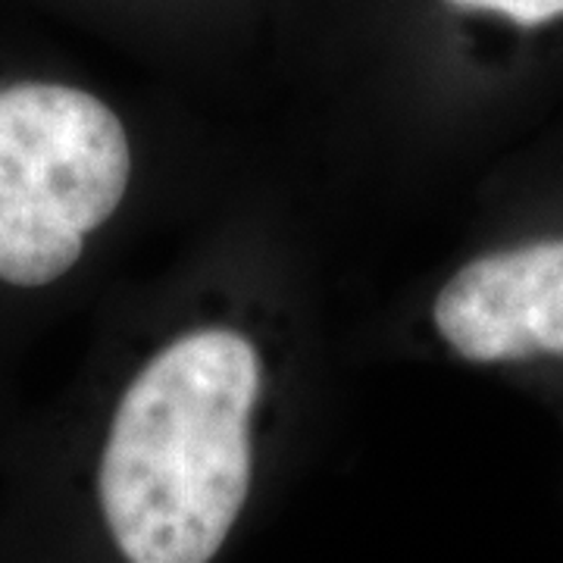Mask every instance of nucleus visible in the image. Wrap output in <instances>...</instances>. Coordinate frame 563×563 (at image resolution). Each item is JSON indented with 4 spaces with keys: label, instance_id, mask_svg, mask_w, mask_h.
<instances>
[{
    "label": "nucleus",
    "instance_id": "1",
    "mask_svg": "<svg viewBox=\"0 0 563 563\" xmlns=\"http://www.w3.org/2000/svg\"><path fill=\"white\" fill-rule=\"evenodd\" d=\"M261 357L207 329L161 351L122 395L103 448L101 507L132 563L210 561L251 488Z\"/></svg>",
    "mask_w": 563,
    "mask_h": 563
},
{
    "label": "nucleus",
    "instance_id": "2",
    "mask_svg": "<svg viewBox=\"0 0 563 563\" xmlns=\"http://www.w3.org/2000/svg\"><path fill=\"white\" fill-rule=\"evenodd\" d=\"M132 154L117 113L66 85L0 91V279H60L120 207Z\"/></svg>",
    "mask_w": 563,
    "mask_h": 563
},
{
    "label": "nucleus",
    "instance_id": "3",
    "mask_svg": "<svg viewBox=\"0 0 563 563\" xmlns=\"http://www.w3.org/2000/svg\"><path fill=\"white\" fill-rule=\"evenodd\" d=\"M435 325L466 361L563 357V242L529 244L463 266L435 301Z\"/></svg>",
    "mask_w": 563,
    "mask_h": 563
},
{
    "label": "nucleus",
    "instance_id": "4",
    "mask_svg": "<svg viewBox=\"0 0 563 563\" xmlns=\"http://www.w3.org/2000/svg\"><path fill=\"white\" fill-rule=\"evenodd\" d=\"M466 10H492L504 13L520 25H539V22L563 16V0H451Z\"/></svg>",
    "mask_w": 563,
    "mask_h": 563
}]
</instances>
